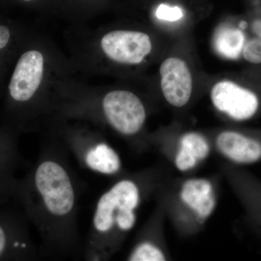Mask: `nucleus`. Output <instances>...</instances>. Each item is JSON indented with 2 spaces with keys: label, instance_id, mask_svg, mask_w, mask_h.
<instances>
[{
  "label": "nucleus",
  "instance_id": "nucleus-6",
  "mask_svg": "<svg viewBox=\"0 0 261 261\" xmlns=\"http://www.w3.org/2000/svg\"><path fill=\"white\" fill-rule=\"evenodd\" d=\"M163 96L171 106H186L192 92V78L187 63L178 58L165 60L160 68Z\"/></svg>",
  "mask_w": 261,
  "mask_h": 261
},
{
  "label": "nucleus",
  "instance_id": "nucleus-3",
  "mask_svg": "<svg viewBox=\"0 0 261 261\" xmlns=\"http://www.w3.org/2000/svg\"><path fill=\"white\" fill-rule=\"evenodd\" d=\"M102 108L109 124L121 135H135L145 124V106L140 98L128 91L109 92L103 99Z\"/></svg>",
  "mask_w": 261,
  "mask_h": 261
},
{
  "label": "nucleus",
  "instance_id": "nucleus-5",
  "mask_svg": "<svg viewBox=\"0 0 261 261\" xmlns=\"http://www.w3.org/2000/svg\"><path fill=\"white\" fill-rule=\"evenodd\" d=\"M102 50L113 61L124 64H139L152 50L147 34L132 31H113L102 37Z\"/></svg>",
  "mask_w": 261,
  "mask_h": 261
},
{
  "label": "nucleus",
  "instance_id": "nucleus-14",
  "mask_svg": "<svg viewBox=\"0 0 261 261\" xmlns=\"http://www.w3.org/2000/svg\"><path fill=\"white\" fill-rule=\"evenodd\" d=\"M243 183L244 198L252 214L261 221V186L250 180Z\"/></svg>",
  "mask_w": 261,
  "mask_h": 261
},
{
  "label": "nucleus",
  "instance_id": "nucleus-1",
  "mask_svg": "<svg viewBox=\"0 0 261 261\" xmlns=\"http://www.w3.org/2000/svg\"><path fill=\"white\" fill-rule=\"evenodd\" d=\"M38 225L49 248L73 250L77 243V190L69 168L60 156L47 150L39 159L32 178Z\"/></svg>",
  "mask_w": 261,
  "mask_h": 261
},
{
  "label": "nucleus",
  "instance_id": "nucleus-15",
  "mask_svg": "<svg viewBox=\"0 0 261 261\" xmlns=\"http://www.w3.org/2000/svg\"><path fill=\"white\" fill-rule=\"evenodd\" d=\"M244 58L253 64L261 63V38L257 37L245 43L243 49Z\"/></svg>",
  "mask_w": 261,
  "mask_h": 261
},
{
  "label": "nucleus",
  "instance_id": "nucleus-13",
  "mask_svg": "<svg viewBox=\"0 0 261 261\" xmlns=\"http://www.w3.org/2000/svg\"><path fill=\"white\" fill-rule=\"evenodd\" d=\"M130 261H164L166 256L162 249L150 241L137 244L128 256Z\"/></svg>",
  "mask_w": 261,
  "mask_h": 261
},
{
  "label": "nucleus",
  "instance_id": "nucleus-10",
  "mask_svg": "<svg viewBox=\"0 0 261 261\" xmlns=\"http://www.w3.org/2000/svg\"><path fill=\"white\" fill-rule=\"evenodd\" d=\"M82 161L92 171L114 175L121 168V160L116 150L106 143L87 147L82 154Z\"/></svg>",
  "mask_w": 261,
  "mask_h": 261
},
{
  "label": "nucleus",
  "instance_id": "nucleus-21",
  "mask_svg": "<svg viewBox=\"0 0 261 261\" xmlns=\"http://www.w3.org/2000/svg\"><path fill=\"white\" fill-rule=\"evenodd\" d=\"M25 1H30V0H25Z\"/></svg>",
  "mask_w": 261,
  "mask_h": 261
},
{
  "label": "nucleus",
  "instance_id": "nucleus-20",
  "mask_svg": "<svg viewBox=\"0 0 261 261\" xmlns=\"http://www.w3.org/2000/svg\"><path fill=\"white\" fill-rule=\"evenodd\" d=\"M247 27V23H245V22H242L240 24V27L242 29H245Z\"/></svg>",
  "mask_w": 261,
  "mask_h": 261
},
{
  "label": "nucleus",
  "instance_id": "nucleus-2",
  "mask_svg": "<svg viewBox=\"0 0 261 261\" xmlns=\"http://www.w3.org/2000/svg\"><path fill=\"white\" fill-rule=\"evenodd\" d=\"M141 202V190L130 178L117 181L99 197L92 219V234L89 253L99 258L106 252L111 239L128 232L137 222V211Z\"/></svg>",
  "mask_w": 261,
  "mask_h": 261
},
{
  "label": "nucleus",
  "instance_id": "nucleus-9",
  "mask_svg": "<svg viewBox=\"0 0 261 261\" xmlns=\"http://www.w3.org/2000/svg\"><path fill=\"white\" fill-rule=\"evenodd\" d=\"M179 199L200 224H203L214 214L217 202L214 185L205 178H192L184 182Z\"/></svg>",
  "mask_w": 261,
  "mask_h": 261
},
{
  "label": "nucleus",
  "instance_id": "nucleus-7",
  "mask_svg": "<svg viewBox=\"0 0 261 261\" xmlns=\"http://www.w3.org/2000/svg\"><path fill=\"white\" fill-rule=\"evenodd\" d=\"M44 72V58L37 51L24 53L15 67L9 85L10 94L18 102L28 101L40 86Z\"/></svg>",
  "mask_w": 261,
  "mask_h": 261
},
{
  "label": "nucleus",
  "instance_id": "nucleus-16",
  "mask_svg": "<svg viewBox=\"0 0 261 261\" xmlns=\"http://www.w3.org/2000/svg\"><path fill=\"white\" fill-rule=\"evenodd\" d=\"M156 16L161 20L173 22L181 19L184 16V13L181 8L177 6L162 4L156 10Z\"/></svg>",
  "mask_w": 261,
  "mask_h": 261
},
{
  "label": "nucleus",
  "instance_id": "nucleus-12",
  "mask_svg": "<svg viewBox=\"0 0 261 261\" xmlns=\"http://www.w3.org/2000/svg\"><path fill=\"white\" fill-rule=\"evenodd\" d=\"M178 149L195 158L199 163L207 159L211 152V147L207 140L197 132H187L182 135Z\"/></svg>",
  "mask_w": 261,
  "mask_h": 261
},
{
  "label": "nucleus",
  "instance_id": "nucleus-19",
  "mask_svg": "<svg viewBox=\"0 0 261 261\" xmlns=\"http://www.w3.org/2000/svg\"><path fill=\"white\" fill-rule=\"evenodd\" d=\"M252 29L257 37L261 38V20L254 21L252 25Z\"/></svg>",
  "mask_w": 261,
  "mask_h": 261
},
{
  "label": "nucleus",
  "instance_id": "nucleus-18",
  "mask_svg": "<svg viewBox=\"0 0 261 261\" xmlns=\"http://www.w3.org/2000/svg\"><path fill=\"white\" fill-rule=\"evenodd\" d=\"M6 243V234H5L4 229L0 226V257L5 251Z\"/></svg>",
  "mask_w": 261,
  "mask_h": 261
},
{
  "label": "nucleus",
  "instance_id": "nucleus-11",
  "mask_svg": "<svg viewBox=\"0 0 261 261\" xmlns=\"http://www.w3.org/2000/svg\"><path fill=\"white\" fill-rule=\"evenodd\" d=\"M245 44V34L240 29L224 27L218 31L215 37L216 50L228 59L238 58Z\"/></svg>",
  "mask_w": 261,
  "mask_h": 261
},
{
  "label": "nucleus",
  "instance_id": "nucleus-8",
  "mask_svg": "<svg viewBox=\"0 0 261 261\" xmlns=\"http://www.w3.org/2000/svg\"><path fill=\"white\" fill-rule=\"evenodd\" d=\"M216 149L233 164L247 166L261 161V138L238 130L221 132L216 139Z\"/></svg>",
  "mask_w": 261,
  "mask_h": 261
},
{
  "label": "nucleus",
  "instance_id": "nucleus-4",
  "mask_svg": "<svg viewBox=\"0 0 261 261\" xmlns=\"http://www.w3.org/2000/svg\"><path fill=\"white\" fill-rule=\"evenodd\" d=\"M211 98L216 109L236 121L250 119L260 108L256 94L229 81L215 84Z\"/></svg>",
  "mask_w": 261,
  "mask_h": 261
},
{
  "label": "nucleus",
  "instance_id": "nucleus-17",
  "mask_svg": "<svg viewBox=\"0 0 261 261\" xmlns=\"http://www.w3.org/2000/svg\"><path fill=\"white\" fill-rule=\"evenodd\" d=\"M10 31L5 25H0V49L4 48L10 39Z\"/></svg>",
  "mask_w": 261,
  "mask_h": 261
}]
</instances>
